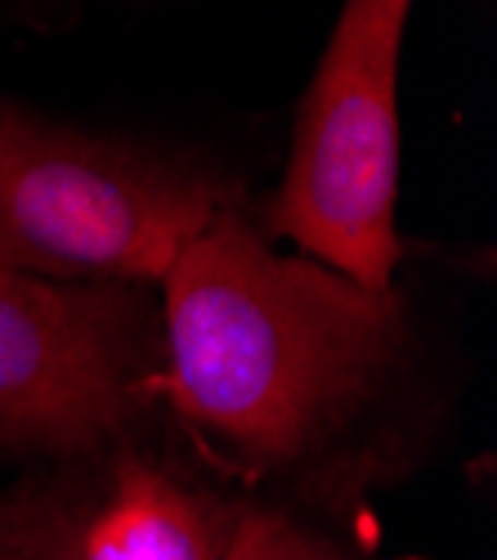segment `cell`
<instances>
[{
	"instance_id": "5b68a950",
	"label": "cell",
	"mask_w": 497,
	"mask_h": 560,
	"mask_svg": "<svg viewBox=\"0 0 497 560\" xmlns=\"http://www.w3.org/2000/svg\"><path fill=\"white\" fill-rule=\"evenodd\" d=\"M242 506L126 440L0 493V560H220Z\"/></svg>"
},
{
	"instance_id": "6da1fadb",
	"label": "cell",
	"mask_w": 497,
	"mask_h": 560,
	"mask_svg": "<svg viewBox=\"0 0 497 560\" xmlns=\"http://www.w3.org/2000/svg\"><path fill=\"white\" fill-rule=\"evenodd\" d=\"M162 399L229 471L328 444L403 354V296L283 256L234 202L162 278Z\"/></svg>"
},
{
	"instance_id": "8992f818",
	"label": "cell",
	"mask_w": 497,
	"mask_h": 560,
	"mask_svg": "<svg viewBox=\"0 0 497 560\" xmlns=\"http://www.w3.org/2000/svg\"><path fill=\"white\" fill-rule=\"evenodd\" d=\"M220 560H358V556L332 547L328 538L296 525L283 511L242 506V516H238L229 542H224Z\"/></svg>"
},
{
	"instance_id": "3957f363",
	"label": "cell",
	"mask_w": 497,
	"mask_h": 560,
	"mask_svg": "<svg viewBox=\"0 0 497 560\" xmlns=\"http://www.w3.org/2000/svg\"><path fill=\"white\" fill-rule=\"evenodd\" d=\"M417 0H345L292 126L264 220L279 238L372 292L394 288L399 59Z\"/></svg>"
},
{
	"instance_id": "277c9868",
	"label": "cell",
	"mask_w": 497,
	"mask_h": 560,
	"mask_svg": "<svg viewBox=\"0 0 497 560\" xmlns=\"http://www.w3.org/2000/svg\"><path fill=\"white\" fill-rule=\"evenodd\" d=\"M162 399V323L144 288L0 269V453L126 444Z\"/></svg>"
},
{
	"instance_id": "7a4b0ae2",
	"label": "cell",
	"mask_w": 497,
	"mask_h": 560,
	"mask_svg": "<svg viewBox=\"0 0 497 560\" xmlns=\"http://www.w3.org/2000/svg\"><path fill=\"white\" fill-rule=\"evenodd\" d=\"M234 207L220 175L0 100V269L63 283H162Z\"/></svg>"
}]
</instances>
